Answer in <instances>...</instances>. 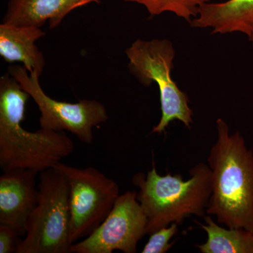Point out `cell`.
I'll use <instances>...</instances> for the list:
<instances>
[{"label":"cell","mask_w":253,"mask_h":253,"mask_svg":"<svg viewBox=\"0 0 253 253\" xmlns=\"http://www.w3.org/2000/svg\"><path fill=\"white\" fill-rule=\"evenodd\" d=\"M178 225L179 224L176 223H172L170 225L161 228L150 234L149 241L145 245L141 253H167L174 245L173 243H169V241L178 232Z\"/></svg>","instance_id":"obj_15"},{"label":"cell","mask_w":253,"mask_h":253,"mask_svg":"<svg viewBox=\"0 0 253 253\" xmlns=\"http://www.w3.org/2000/svg\"><path fill=\"white\" fill-rule=\"evenodd\" d=\"M100 0H9L3 23L41 28L49 21V29L58 27L73 10Z\"/></svg>","instance_id":"obj_11"},{"label":"cell","mask_w":253,"mask_h":253,"mask_svg":"<svg viewBox=\"0 0 253 253\" xmlns=\"http://www.w3.org/2000/svg\"><path fill=\"white\" fill-rule=\"evenodd\" d=\"M29 94L16 78L6 74L0 78V168L41 173L54 168L72 154L74 142L66 131L41 129L26 130L25 119Z\"/></svg>","instance_id":"obj_2"},{"label":"cell","mask_w":253,"mask_h":253,"mask_svg":"<svg viewBox=\"0 0 253 253\" xmlns=\"http://www.w3.org/2000/svg\"><path fill=\"white\" fill-rule=\"evenodd\" d=\"M70 186V239L72 245L87 237L105 220L119 197L117 182L93 167L59 162L54 168Z\"/></svg>","instance_id":"obj_6"},{"label":"cell","mask_w":253,"mask_h":253,"mask_svg":"<svg viewBox=\"0 0 253 253\" xmlns=\"http://www.w3.org/2000/svg\"><path fill=\"white\" fill-rule=\"evenodd\" d=\"M136 195H120L108 217L90 235L73 244L71 253H136L138 243L147 234V217Z\"/></svg>","instance_id":"obj_8"},{"label":"cell","mask_w":253,"mask_h":253,"mask_svg":"<svg viewBox=\"0 0 253 253\" xmlns=\"http://www.w3.org/2000/svg\"><path fill=\"white\" fill-rule=\"evenodd\" d=\"M45 36L41 28L0 25V55L9 63H22L30 74L41 77L45 66L44 55L36 42Z\"/></svg>","instance_id":"obj_12"},{"label":"cell","mask_w":253,"mask_h":253,"mask_svg":"<svg viewBox=\"0 0 253 253\" xmlns=\"http://www.w3.org/2000/svg\"><path fill=\"white\" fill-rule=\"evenodd\" d=\"M21 235L9 226L0 224V253H16L22 242Z\"/></svg>","instance_id":"obj_16"},{"label":"cell","mask_w":253,"mask_h":253,"mask_svg":"<svg viewBox=\"0 0 253 253\" xmlns=\"http://www.w3.org/2000/svg\"><path fill=\"white\" fill-rule=\"evenodd\" d=\"M206 224H199L207 234L206 243L196 244L202 253H253V232L244 229L224 228L213 220L211 215L204 217Z\"/></svg>","instance_id":"obj_13"},{"label":"cell","mask_w":253,"mask_h":253,"mask_svg":"<svg viewBox=\"0 0 253 253\" xmlns=\"http://www.w3.org/2000/svg\"><path fill=\"white\" fill-rule=\"evenodd\" d=\"M8 73L17 80L38 106L42 129L68 131L90 145L94 141V128L109 118L104 105L96 100L83 99L73 104L50 97L41 87L40 77L35 73L30 74L23 66H9Z\"/></svg>","instance_id":"obj_7"},{"label":"cell","mask_w":253,"mask_h":253,"mask_svg":"<svg viewBox=\"0 0 253 253\" xmlns=\"http://www.w3.org/2000/svg\"><path fill=\"white\" fill-rule=\"evenodd\" d=\"M143 5L151 16L170 12L189 23L197 16L201 5L211 0H123Z\"/></svg>","instance_id":"obj_14"},{"label":"cell","mask_w":253,"mask_h":253,"mask_svg":"<svg viewBox=\"0 0 253 253\" xmlns=\"http://www.w3.org/2000/svg\"><path fill=\"white\" fill-rule=\"evenodd\" d=\"M126 53L129 60L128 68L138 81L145 86L155 83L159 89L161 118L152 132L162 134L174 121L191 129L193 111L189 98L171 76L175 56L172 43L166 39L136 40Z\"/></svg>","instance_id":"obj_4"},{"label":"cell","mask_w":253,"mask_h":253,"mask_svg":"<svg viewBox=\"0 0 253 253\" xmlns=\"http://www.w3.org/2000/svg\"><path fill=\"white\" fill-rule=\"evenodd\" d=\"M216 126L208 157L212 192L206 214L226 227L253 232V151L239 132L230 134L224 120L218 118Z\"/></svg>","instance_id":"obj_1"},{"label":"cell","mask_w":253,"mask_h":253,"mask_svg":"<svg viewBox=\"0 0 253 253\" xmlns=\"http://www.w3.org/2000/svg\"><path fill=\"white\" fill-rule=\"evenodd\" d=\"M147 174L137 172L132 184L139 188L136 199L147 217L146 234H151L172 223L179 224L191 215L205 217L212 192L211 169L199 163L184 181L181 174H158L154 161Z\"/></svg>","instance_id":"obj_3"},{"label":"cell","mask_w":253,"mask_h":253,"mask_svg":"<svg viewBox=\"0 0 253 253\" xmlns=\"http://www.w3.org/2000/svg\"><path fill=\"white\" fill-rule=\"evenodd\" d=\"M38 172L31 169H14L0 176V224L9 226L21 236L38 203Z\"/></svg>","instance_id":"obj_9"},{"label":"cell","mask_w":253,"mask_h":253,"mask_svg":"<svg viewBox=\"0 0 253 253\" xmlns=\"http://www.w3.org/2000/svg\"><path fill=\"white\" fill-rule=\"evenodd\" d=\"M190 25L195 28H211L213 34L241 33L253 44V0L205 3Z\"/></svg>","instance_id":"obj_10"},{"label":"cell","mask_w":253,"mask_h":253,"mask_svg":"<svg viewBox=\"0 0 253 253\" xmlns=\"http://www.w3.org/2000/svg\"><path fill=\"white\" fill-rule=\"evenodd\" d=\"M70 186L55 168L41 172L38 203L16 253H70Z\"/></svg>","instance_id":"obj_5"}]
</instances>
